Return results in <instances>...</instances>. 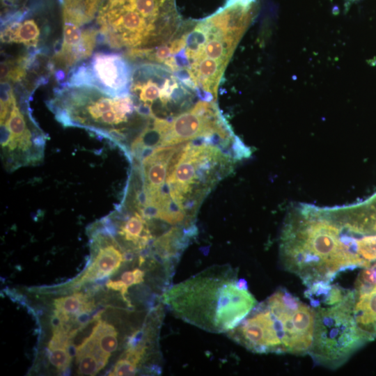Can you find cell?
<instances>
[{
	"label": "cell",
	"instance_id": "1",
	"mask_svg": "<svg viewBox=\"0 0 376 376\" xmlns=\"http://www.w3.org/2000/svg\"><path fill=\"white\" fill-rule=\"evenodd\" d=\"M258 10V0H228L210 16L182 22L166 43L139 53L137 63L170 69L198 98L216 102L224 71Z\"/></svg>",
	"mask_w": 376,
	"mask_h": 376
},
{
	"label": "cell",
	"instance_id": "2",
	"mask_svg": "<svg viewBox=\"0 0 376 376\" xmlns=\"http://www.w3.org/2000/svg\"><path fill=\"white\" fill-rule=\"evenodd\" d=\"M280 256L285 269L306 286L331 282L341 272L370 265L345 244L342 227L331 210L309 205L288 217Z\"/></svg>",
	"mask_w": 376,
	"mask_h": 376
},
{
	"label": "cell",
	"instance_id": "3",
	"mask_svg": "<svg viewBox=\"0 0 376 376\" xmlns=\"http://www.w3.org/2000/svg\"><path fill=\"white\" fill-rule=\"evenodd\" d=\"M230 267L215 266L178 283L164 301L184 321L213 333L235 328L257 304L248 290L237 286Z\"/></svg>",
	"mask_w": 376,
	"mask_h": 376
},
{
	"label": "cell",
	"instance_id": "4",
	"mask_svg": "<svg viewBox=\"0 0 376 376\" xmlns=\"http://www.w3.org/2000/svg\"><path fill=\"white\" fill-rule=\"evenodd\" d=\"M47 105L63 126L83 128L107 139L127 157L131 143L148 123L136 111L130 94L114 96L91 85H58Z\"/></svg>",
	"mask_w": 376,
	"mask_h": 376
},
{
	"label": "cell",
	"instance_id": "5",
	"mask_svg": "<svg viewBox=\"0 0 376 376\" xmlns=\"http://www.w3.org/2000/svg\"><path fill=\"white\" fill-rule=\"evenodd\" d=\"M182 24L175 0H107L95 28L98 42L122 50L130 60L166 43Z\"/></svg>",
	"mask_w": 376,
	"mask_h": 376
},
{
	"label": "cell",
	"instance_id": "6",
	"mask_svg": "<svg viewBox=\"0 0 376 376\" xmlns=\"http://www.w3.org/2000/svg\"><path fill=\"white\" fill-rule=\"evenodd\" d=\"M234 159L214 139L180 143L170 162L164 190L173 208L193 221L203 199L231 172Z\"/></svg>",
	"mask_w": 376,
	"mask_h": 376
},
{
	"label": "cell",
	"instance_id": "7",
	"mask_svg": "<svg viewBox=\"0 0 376 376\" xmlns=\"http://www.w3.org/2000/svg\"><path fill=\"white\" fill-rule=\"evenodd\" d=\"M31 96L9 83H1V159L8 171L43 159L47 135L32 116Z\"/></svg>",
	"mask_w": 376,
	"mask_h": 376
},
{
	"label": "cell",
	"instance_id": "8",
	"mask_svg": "<svg viewBox=\"0 0 376 376\" xmlns=\"http://www.w3.org/2000/svg\"><path fill=\"white\" fill-rule=\"evenodd\" d=\"M130 94L138 113L149 119H170L199 99L190 87L163 65L141 62L132 66Z\"/></svg>",
	"mask_w": 376,
	"mask_h": 376
},
{
	"label": "cell",
	"instance_id": "9",
	"mask_svg": "<svg viewBox=\"0 0 376 376\" xmlns=\"http://www.w3.org/2000/svg\"><path fill=\"white\" fill-rule=\"evenodd\" d=\"M354 293L340 302L315 311L313 338L308 353L319 364L337 368L368 341L353 315Z\"/></svg>",
	"mask_w": 376,
	"mask_h": 376
},
{
	"label": "cell",
	"instance_id": "10",
	"mask_svg": "<svg viewBox=\"0 0 376 376\" xmlns=\"http://www.w3.org/2000/svg\"><path fill=\"white\" fill-rule=\"evenodd\" d=\"M149 132L156 148L194 140L215 139L233 144L235 136L216 102L199 100L191 108L170 118L151 119Z\"/></svg>",
	"mask_w": 376,
	"mask_h": 376
},
{
	"label": "cell",
	"instance_id": "11",
	"mask_svg": "<svg viewBox=\"0 0 376 376\" xmlns=\"http://www.w3.org/2000/svg\"><path fill=\"white\" fill-rule=\"evenodd\" d=\"M282 352L304 354L312 345L315 311L288 290L281 288L264 301Z\"/></svg>",
	"mask_w": 376,
	"mask_h": 376
},
{
	"label": "cell",
	"instance_id": "12",
	"mask_svg": "<svg viewBox=\"0 0 376 376\" xmlns=\"http://www.w3.org/2000/svg\"><path fill=\"white\" fill-rule=\"evenodd\" d=\"M132 67L119 53L98 52L72 69L62 84H86L114 96L130 94Z\"/></svg>",
	"mask_w": 376,
	"mask_h": 376
},
{
	"label": "cell",
	"instance_id": "13",
	"mask_svg": "<svg viewBox=\"0 0 376 376\" xmlns=\"http://www.w3.org/2000/svg\"><path fill=\"white\" fill-rule=\"evenodd\" d=\"M63 36L60 45L50 59V67L58 85L63 84L70 71L88 60L98 43L95 27L84 29L74 23L63 21Z\"/></svg>",
	"mask_w": 376,
	"mask_h": 376
},
{
	"label": "cell",
	"instance_id": "14",
	"mask_svg": "<svg viewBox=\"0 0 376 376\" xmlns=\"http://www.w3.org/2000/svg\"><path fill=\"white\" fill-rule=\"evenodd\" d=\"M354 293L353 315L368 340L376 338V263L359 274Z\"/></svg>",
	"mask_w": 376,
	"mask_h": 376
},
{
	"label": "cell",
	"instance_id": "15",
	"mask_svg": "<svg viewBox=\"0 0 376 376\" xmlns=\"http://www.w3.org/2000/svg\"><path fill=\"white\" fill-rule=\"evenodd\" d=\"M111 216L119 221L118 227L113 226L115 234L117 233L132 250L142 251L153 240L149 221L139 210L118 205Z\"/></svg>",
	"mask_w": 376,
	"mask_h": 376
},
{
	"label": "cell",
	"instance_id": "16",
	"mask_svg": "<svg viewBox=\"0 0 376 376\" xmlns=\"http://www.w3.org/2000/svg\"><path fill=\"white\" fill-rule=\"evenodd\" d=\"M345 224L357 235L376 234V193L345 210Z\"/></svg>",
	"mask_w": 376,
	"mask_h": 376
},
{
	"label": "cell",
	"instance_id": "17",
	"mask_svg": "<svg viewBox=\"0 0 376 376\" xmlns=\"http://www.w3.org/2000/svg\"><path fill=\"white\" fill-rule=\"evenodd\" d=\"M305 296L313 307H320L322 304L331 306L342 301L347 291L329 282L319 281L307 286Z\"/></svg>",
	"mask_w": 376,
	"mask_h": 376
},
{
	"label": "cell",
	"instance_id": "18",
	"mask_svg": "<svg viewBox=\"0 0 376 376\" xmlns=\"http://www.w3.org/2000/svg\"><path fill=\"white\" fill-rule=\"evenodd\" d=\"M56 312L66 315L75 316L83 312H91L94 302L89 297L81 292L72 295L62 297L54 299Z\"/></svg>",
	"mask_w": 376,
	"mask_h": 376
},
{
	"label": "cell",
	"instance_id": "19",
	"mask_svg": "<svg viewBox=\"0 0 376 376\" xmlns=\"http://www.w3.org/2000/svg\"><path fill=\"white\" fill-rule=\"evenodd\" d=\"M358 255L366 263L376 260V234L362 235L356 238Z\"/></svg>",
	"mask_w": 376,
	"mask_h": 376
},
{
	"label": "cell",
	"instance_id": "20",
	"mask_svg": "<svg viewBox=\"0 0 376 376\" xmlns=\"http://www.w3.org/2000/svg\"><path fill=\"white\" fill-rule=\"evenodd\" d=\"M78 373L82 375H95L103 368L99 359L90 352L76 355Z\"/></svg>",
	"mask_w": 376,
	"mask_h": 376
},
{
	"label": "cell",
	"instance_id": "21",
	"mask_svg": "<svg viewBox=\"0 0 376 376\" xmlns=\"http://www.w3.org/2000/svg\"><path fill=\"white\" fill-rule=\"evenodd\" d=\"M137 364L130 358L122 354L116 362L109 375L123 376L134 375L136 373Z\"/></svg>",
	"mask_w": 376,
	"mask_h": 376
},
{
	"label": "cell",
	"instance_id": "22",
	"mask_svg": "<svg viewBox=\"0 0 376 376\" xmlns=\"http://www.w3.org/2000/svg\"><path fill=\"white\" fill-rule=\"evenodd\" d=\"M70 350L65 348H57L50 350L49 360L50 363L59 370L68 368L72 356Z\"/></svg>",
	"mask_w": 376,
	"mask_h": 376
},
{
	"label": "cell",
	"instance_id": "23",
	"mask_svg": "<svg viewBox=\"0 0 376 376\" xmlns=\"http://www.w3.org/2000/svg\"><path fill=\"white\" fill-rule=\"evenodd\" d=\"M143 277L144 272L141 269L136 268L132 271L124 272L121 276L120 281L125 289L128 290L129 287L142 283Z\"/></svg>",
	"mask_w": 376,
	"mask_h": 376
},
{
	"label": "cell",
	"instance_id": "24",
	"mask_svg": "<svg viewBox=\"0 0 376 376\" xmlns=\"http://www.w3.org/2000/svg\"><path fill=\"white\" fill-rule=\"evenodd\" d=\"M352 1H354V0H352Z\"/></svg>",
	"mask_w": 376,
	"mask_h": 376
}]
</instances>
